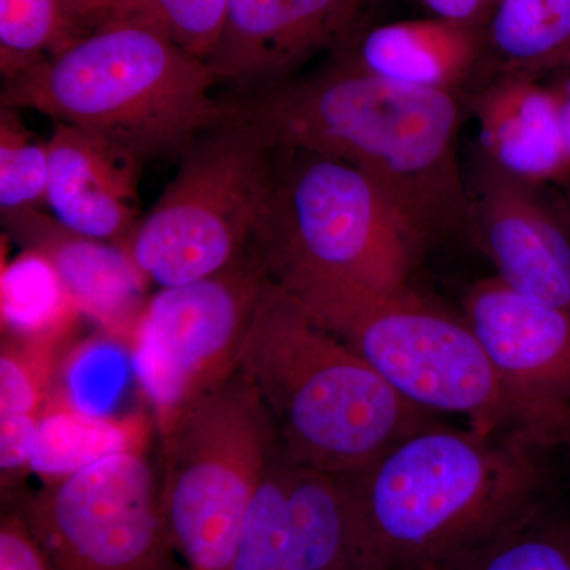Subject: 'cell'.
Here are the masks:
<instances>
[{
	"label": "cell",
	"mask_w": 570,
	"mask_h": 570,
	"mask_svg": "<svg viewBox=\"0 0 570 570\" xmlns=\"http://www.w3.org/2000/svg\"><path fill=\"white\" fill-rule=\"evenodd\" d=\"M223 99L228 121L266 148L316 153L362 171L422 253L474 232L459 94L387 80L340 55L314 73Z\"/></svg>",
	"instance_id": "6da1fadb"
},
{
	"label": "cell",
	"mask_w": 570,
	"mask_h": 570,
	"mask_svg": "<svg viewBox=\"0 0 570 570\" xmlns=\"http://www.w3.org/2000/svg\"><path fill=\"white\" fill-rule=\"evenodd\" d=\"M549 450L438 422L341 475L358 570H444L489 542L543 505Z\"/></svg>",
	"instance_id": "7a4b0ae2"
},
{
	"label": "cell",
	"mask_w": 570,
	"mask_h": 570,
	"mask_svg": "<svg viewBox=\"0 0 570 570\" xmlns=\"http://www.w3.org/2000/svg\"><path fill=\"white\" fill-rule=\"evenodd\" d=\"M238 371L261 400L285 459L352 474L438 415L401 396L346 341L269 279Z\"/></svg>",
	"instance_id": "3957f363"
},
{
	"label": "cell",
	"mask_w": 570,
	"mask_h": 570,
	"mask_svg": "<svg viewBox=\"0 0 570 570\" xmlns=\"http://www.w3.org/2000/svg\"><path fill=\"white\" fill-rule=\"evenodd\" d=\"M255 255L269 279L326 328L411 288L422 250L362 171L299 149H272Z\"/></svg>",
	"instance_id": "277c9868"
},
{
	"label": "cell",
	"mask_w": 570,
	"mask_h": 570,
	"mask_svg": "<svg viewBox=\"0 0 570 570\" xmlns=\"http://www.w3.org/2000/svg\"><path fill=\"white\" fill-rule=\"evenodd\" d=\"M208 63L164 33L108 20L3 81L2 107L32 110L121 146L142 164L189 151L227 121Z\"/></svg>",
	"instance_id": "5b68a950"
},
{
	"label": "cell",
	"mask_w": 570,
	"mask_h": 570,
	"mask_svg": "<svg viewBox=\"0 0 570 570\" xmlns=\"http://www.w3.org/2000/svg\"><path fill=\"white\" fill-rule=\"evenodd\" d=\"M156 474L184 570H228L276 450L261 400L238 370L159 430Z\"/></svg>",
	"instance_id": "8992f818"
},
{
	"label": "cell",
	"mask_w": 570,
	"mask_h": 570,
	"mask_svg": "<svg viewBox=\"0 0 570 570\" xmlns=\"http://www.w3.org/2000/svg\"><path fill=\"white\" fill-rule=\"evenodd\" d=\"M272 176V149L246 127L204 135L127 243L146 283L176 287L257 257Z\"/></svg>",
	"instance_id": "52a82bcc"
},
{
	"label": "cell",
	"mask_w": 570,
	"mask_h": 570,
	"mask_svg": "<svg viewBox=\"0 0 570 570\" xmlns=\"http://www.w3.org/2000/svg\"><path fill=\"white\" fill-rule=\"evenodd\" d=\"M328 330L415 406L460 415L487 436L527 434L466 321L431 305L414 288L362 307Z\"/></svg>",
	"instance_id": "ba28073f"
},
{
	"label": "cell",
	"mask_w": 570,
	"mask_h": 570,
	"mask_svg": "<svg viewBox=\"0 0 570 570\" xmlns=\"http://www.w3.org/2000/svg\"><path fill=\"white\" fill-rule=\"evenodd\" d=\"M51 570H184L156 469L140 449L115 453L18 499Z\"/></svg>",
	"instance_id": "9c48e42d"
},
{
	"label": "cell",
	"mask_w": 570,
	"mask_h": 570,
	"mask_svg": "<svg viewBox=\"0 0 570 570\" xmlns=\"http://www.w3.org/2000/svg\"><path fill=\"white\" fill-rule=\"evenodd\" d=\"M268 283L253 257L219 275L160 288L148 299L132 336L134 367L159 430L238 370Z\"/></svg>",
	"instance_id": "30bf717a"
},
{
	"label": "cell",
	"mask_w": 570,
	"mask_h": 570,
	"mask_svg": "<svg viewBox=\"0 0 570 570\" xmlns=\"http://www.w3.org/2000/svg\"><path fill=\"white\" fill-rule=\"evenodd\" d=\"M463 309L524 433L550 450L570 449V309L520 294L498 276L472 285Z\"/></svg>",
	"instance_id": "8fae6325"
},
{
	"label": "cell",
	"mask_w": 570,
	"mask_h": 570,
	"mask_svg": "<svg viewBox=\"0 0 570 570\" xmlns=\"http://www.w3.org/2000/svg\"><path fill=\"white\" fill-rule=\"evenodd\" d=\"M228 570H358L341 480L276 448Z\"/></svg>",
	"instance_id": "7c38bea8"
},
{
	"label": "cell",
	"mask_w": 570,
	"mask_h": 570,
	"mask_svg": "<svg viewBox=\"0 0 570 570\" xmlns=\"http://www.w3.org/2000/svg\"><path fill=\"white\" fill-rule=\"evenodd\" d=\"M370 0H230L206 58L217 88L246 96L296 77L318 52L354 36Z\"/></svg>",
	"instance_id": "4fadbf2b"
},
{
	"label": "cell",
	"mask_w": 570,
	"mask_h": 570,
	"mask_svg": "<svg viewBox=\"0 0 570 570\" xmlns=\"http://www.w3.org/2000/svg\"><path fill=\"white\" fill-rule=\"evenodd\" d=\"M474 232L502 283L570 309V217L554 213L535 186L485 160L474 202Z\"/></svg>",
	"instance_id": "5bb4252c"
},
{
	"label": "cell",
	"mask_w": 570,
	"mask_h": 570,
	"mask_svg": "<svg viewBox=\"0 0 570 570\" xmlns=\"http://www.w3.org/2000/svg\"><path fill=\"white\" fill-rule=\"evenodd\" d=\"M47 206L69 230L126 250L140 214L141 160L99 135L55 124Z\"/></svg>",
	"instance_id": "9a60e30c"
},
{
	"label": "cell",
	"mask_w": 570,
	"mask_h": 570,
	"mask_svg": "<svg viewBox=\"0 0 570 570\" xmlns=\"http://www.w3.org/2000/svg\"><path fill=\"white\" fill-rule=\"evenodd\" d=\"M22 250L47 258L70 302L111 332L134 336L146 303V279L122 247L77 234L40 209L2 216Z\"/></svg>",
	"instance_id": "2e32d148"
},
{
	"label": "cell",
	"mask_w": 570,
	"mask_h": 570,
	"mask_svg": "<svg viewBox=\"0 0 570 570\" xmlns=\"http://www.w3.org/2000/svg\"><path fill=\"white\" fill-rule=\"evenodd\" d=\"M474 112L487 163L530 186L570 181L560 102L551 86L501 71L475 94Z\"/></svg>",
	"instance_id": "e0dca14e"
},
{
	"label": "cell",
	"mask_w": 570,
	"mask_h": 570,
	"mask_svg": "<svg viewBox=\"0 0 570 570\" xmlns=\"http://www.w3.org/2000/svg\"><path fill=\"white\" fill-rule=\"evenodd\" d=\"M483 47L482 29L431 17L376 26L341 56L387 80L459 94L478 70Z\"/></svg>",
	"instance_id": "ac0fdd59"
},
{
	"label": "cell",
	"mask_w": 570,
	"mask_h": 570,
	"mask_svg": "<svg viewBox=\"0 0 570 570\" xmlns=\"http://www.w3.org/2000/svg\"><path fill=\"white\" fill-rule=\"evenodd\" d=\"M483 33L505 73L570 70V0H499Z\"/></svg>",
	"instance_id": "d6986e66"
},
{
	"label": "cell",
	"mask_w": 570,
	"mask_h": 570,
	"mask_svg": "<svg viewBox=\"0 0 570 570\" xmlns=\"http://www.w3.org/2000/svg\"><path fill=\"white\" fill-rule=\"evenodd\" d=\"M141 433L135 422L91 414L63 401L41 412L31 471L47 483L69 478L115 453L140 449Z\"/></svg>",
	"instance_id": "ffe728a7"
},
{
	"label": "cell",
	"mask_w": 570,
	"mask_h": 570,
	"mask_svg": "<svg viewBox=\"0 0 570 570\" xmlns=\"http://www.w3.org/2000/svg\"><path fill=\"white\" fill-rule=\"evenodd\" d=\"M0 291L3 332L29 346L48 348L81 314L50 262L32 250L3 266Z\"/></svg>",
	"instance_id": "44dd1931"
},
{
	"label": "cell",
	"mask_w": 570,
	"mask_h": 570,
	"mask_svg": "<svg viewBox=\"0 0 570 570\" xmlns=\"http://www.w3.org/2000/svg\"><path fill=\"white\" fill-rule=\"evenodd\" d=\"M92 29L71 0H0L3 81L50 61Z\"/></svg>",
	"instance_id": "7402d4cb"
},
{
	"label": "cell",
	"mask_w": 570,
	"mask_h": 570,
	"mask_svg": "<svg viewBox=\"0 0 570 570\" xmlns=\"http://www.w3.org/2000/svg\"><path fill=\"white\" fill-rule=\"evenodd\" d=\"M444 570H570V523L540 505Z\"/></svg>",
	"instance_id": "603a6c76"
},
{
	"label": "cell",
	"mask_w": 570,
	"mask_h": 570,
	"mask_svg": "<svg viewBox=\"0 0 570 570\" xmlns=\"http://www.w3.org/2000/svg\"><path fill=\"white\" fill-rule=\"evenodd\" d=\"M230 0H99L94 28L108 20L140 22L197 58H208L223 32Z\"/></svg>",
	"instance_id": "cb8c5ba5"
},
{
	"label": "cell",
	"mask_w": 570,
	"mask_h": 570,
	"mask_svg": "<svg viewBox=\"0 0 570 570\" xmlns=\"http://www.w3.org/2000/svg\"><path fill=\"white\" fill-rule=\"evenodd\" d=\"M20 110L0 108V208L2 216L47 205L50 181L48 142L33 138Z\"/></svg>",
	"instance_id": "d4e9b609"
},
{
	"label": "cell",
	"mask_w": 570,
	"mask_h": 570,
	"mask_svg": "<svg viewBox=\"0 0 570 570\" xmlns=\"http://www.w3.org/2000/svg\"><path fill=\"white\" fill-rule=\"evenodd\" d=\"M122 352L112 344L96 341L81 347L69 367L67 397L71 406L105 415L124 384Z\"/></svg>",
	"instance_id": "484cf974"
},
{
	"label": "cell",
	"mask_w": 570,
	"mask_h": 570,
	"mask_svg": "<svg viewBox=\"0 0 570 570\" xmlns=\"http://www.w3.org/2000/svg\"><path fill=\"white\" fill-rule=\"evenodd\" d=\"M47 347L7 337L0 355V415L40 414Z\"/></svg>",
	"instance_id": "4316f807"
},
{
	"label": "cell",
	"mask_w": 570,
	"mask_h": 570,
	"mask_svg": "<svg viewBox=\"0 0 570 570\" xmlns=\"http://www.w3.org/2000/svg\"><path fill=\"white\" fill-rule=\"evenodd\" d=\"M0 570H51L17 505L0 521Z\"/></svg>",
	"instance_id": "83f0119b"
},
{
	"label": "cell",
	"mask_w": 570,
	"mask_h": 570,
	"mask_svg": "<svg viewBox=\"0 0 570 570\" xmlns=\"http://www.w3.org/2000/svg\"><path fill=\"white\" fill-rule=\"evenodd\" d=\"M40 414L0 415V469L2 482L20 478L31 469L33 449L39 434Z\"/></svg>",
	"instance_id": "f1b7e54d"
},
{
	"label": "cell",
	"mask_w": 570,
	"mask_h": 570,
	"mask_svg": "<svg viewBox=\"0 0 570 570\" xmlns=\"http://www.w3.org/2000/svg\"><path fill=\"white\" fill-rule=\"evenodd\" d=\"M433 17L485 29L499 0H420Z\"/></svg>",
	"instance_id": "f546056e"
},
{
	"label": "cell",
	"mask_w": 570,
	"mask_h": 570,
	"mask_svg": "<svg viewBox=\"0 0 570 570\" xmlns=\"http://www.w3.org/2000/svg\"><path fill=\"white\" fill-rule=\"evenodd\" d=\"M554 77L557 80L550 86L557 92L558 102H560L562 137H564L566 148L570 156V70L561 71Z\"/></svg>",
	"instance_id": "4dcf8cb0"
},
{
	"label": "cell",
	"mask_w": 570,
	"mask_h": 570,
	"mask_svg": "<svg viewBox=\"0 0 570 570\" xmlns=\"http://www.w3.org/2000/svg\"><path fill=\"white\" fill-rule=\"evenodd\" d=\"M71 2L77 3L78 9L82 11V14H85L86 18H88L89 22H92V10L94 7H96V3L99 2V0H71Z\"/></svg>",
	"instance_id": "1f68e13d"
}]
</instances>
